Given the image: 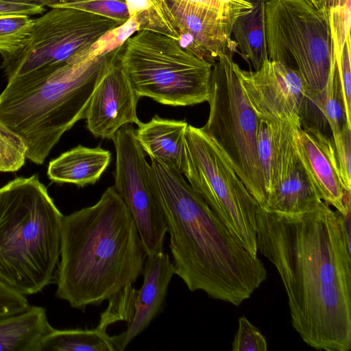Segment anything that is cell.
Wrapping results in <instances>:
<instances>
[{"label":"cell","instance_id":"cell-14","mask_svg":"<svg viewBox=\"0 0 351 351\" xmlns=\"http://www.w3.org/2000/svg\"><path fill=\"white\" fill-rule=\"evenodd\" d=\"M173 13L180 46L213 65L223 55L237 51L231 39L234 20L202 5L165 0Z\"/></svg>","mask_w":351,"mask_h":351},{"label":"cell","instance_id":"cell-33","mask_svg":"<svg viewBox=\"0 0 351 351\" xmlns=\"http://www.w3.org/2000/svg\"><path fill=\"white\" fill-rule=\"evenodd\" d=\"M30 307L26 296L0 280V317L23 312Z\"/></svg>","mask_w":351,"mask_h":351},{"label":"cell","instance_id":"cell-34","mask_svg":"<svg viewBox=\"0 0 351 351\" xmlns=\"http://www.w3.org/2000/svg\"><path fill=\"white\" fill-rule=\"evenodd\" d=\"M45 11L43 6L19 0H0V15L40 14Z\"/></svg>","mask_w":351,"mask_h":351},{"label":"cell","instance_id":"cell-19","mask_svg":"<svg viewBox=\"0 0 351 351\" xmlns=\"http://www.w3.org/2000/svg\"><path fill=\"white\" fill-rule=\"evenodd\" d=\"M185 120L160 117L140 122L134 130L138 143L152 160L160 162L183 173L186 167ZM183 175V174H182Z\"/></svg>","mask_w":351,"mask_h":351},{"label":"cell","instance_id":"cell-35","mask_svg":"<svg viewBox=\"0 0 351 351\" xmlns=\"http://www.w3.org/2000/svg\"><path fill=\"white\" fill-rule=\"evenodd\" d=\"M192 2L208 7L221 14L235 21L241 14L246 12H241L237 10L241 0H181Z\"/></svg>","mask_w":351,"mask_h":351},{"label":"cell","instance_id":"cell-22","mask_svg":"<svg viewBox=\"0 0 351 351\" xmlns=\"http://www.w3.org/2000/svg\"><path fill=\"white\" fill-rule=\"evenodd\" d=\"M267 0H250L251 10L238 16L232 27L243 58L254 71L268 59L265 32V3Z\"/></svg>","mask_w":351,"mask_h":351},{"label":"cell","instance_id":"cell-16","mask_svg":"<svg viewBox=\"0 0 351 351\" xmlns=\"http://www.w3.org/2000/svg\"><path fill=\"white\" fill-rule=\"evenodd\" d=\"M322 201L308 178L295 147L287 149L279 162L274 186L261 207L270 212L296 214L315 207Z\"/></svg>","mask_w":351,"mask_h":351},{"label":"cell","instance_id":"cell-5","mask_svg":"<svg viewBox=\"0 0 351 351\" xmlns=\"http://www.w3.org/2000/svg\"><path fill=\"white\" fill-rule=\"evenodd\" d=\"M63 215L37 175L0 188V280L27 295L54 278Z\"/></svg>","mask_w":351,"mask_h":351},{"label":"cell","instance_id":"cell-6","mask_svg":"<svg viewBox=\"0 0 351 351\" xmlns=\"http://www.w3.org/2000/svg\"><path fill=\"white\" fill-rule=\"evenodd\" d=\"M121 62L139 97L173 106L208 101L213 65L187 52L169 36L136 32L123 44Z\"/></svg>","mask_w":351,"mask_h":351},{"label":"cell","instance_id":"cell-9","mask_svg":"<svg viewBox=\"0 0 351 351\" xmlns=\"http://www.w3.org/2000/svg\"><path fill=\"white\" fill-rule=\"evenodd\" d=\"M182 173L230 233L258 256L256 215L259 204L226 154L202 128L188 125Z\"/></svg>","mask_w":351,"mask_h":351},{"label":"cell","instance_id":"cell-20","mask_svg":"<svg viewBox=\"0 0 351 351\" xmlns=\"http://www.w3.org/2000/svg\"><path fill=\"white\" fill-rule=\"evenodd\" d=\"M111 154L98 146L81 145L52 160L47 169L49 178L58 183H69L80 187L96 183L108 167Z\"/></svg>","mask_w":351,"mask_h":351},{"label":"cell","instance_id":"cell-29","mask_svg":"<svg viewBox=\"0 0 351 351\" xmlns=\"http://www.w3.org/2000/svg\"><path fill=\"white\" fill-rule=\"evenodd\" d=\"M27 148L23 140L0 128V171L14 172L25 164Z\"/></svg>","mask_w":351,"mask_h":351},{"label":"cell","instance_id":"cell-13","mask_svg":"<svg viewBox=\"0 0 351 351\" xmlns=\"http://www.w3.org/2000/svg\"><path fill=\"white\" fill-rule=\"evenodd\" d=\"M123 48V45L110 52L86 112V128L95 137L112 139L123 125L141 122L136 114L140 97L121 62Z\"/></svg>","mask_w":351,"mask_h":351},{"label":"cell","instance_id":"cell-25","mask_svg":"<svg viewBox=\"0 0 351 351\" xmlns=\"http://www.w3.org/2000/svg\"><path fill=\"white\" fill-rule=\"evenodd\" d=\"M138 31L139 24L134 16H132L122 25L106 32L88 48L75 54L68 62L78 63L112 51L122 46L130 36Z\"/></svg>","mask_w":351,"mask_h":351},{"label":"cell","instance_id":"cell-2","mask_svg":"<svg viewBox=\"0 0 351 351\" xmlns=\"http://www.w3.org/2000/svg\"><path fill=\"white\" fill-rule=\"evenodd\" d=\"M175 274L190 291L240 305L267 279L263 261L228 230L182 173L152 160Z\"/></svg>","mask_w":351,"mask_h":351},{"label":"cell","instance_id":"cell-32","mask_svg":"<svg viewBox=\"0 0 351 351\" xmlns=\"http://www.w3.org/2000/svg\"><path fill=\"white\" fill-rule=\"evenodd\" d=\"M335 59L342 88L347 122L351 128L350 36L348 38L340 54Z\"/></svg>","mask_w":351,"mask_h":351},{"label":"cell","instance_id":"cell-27","mask_svg":"<svg viewBox=\"0 0 351 351\" xmlns=\"http://www.w3.org/2000/svg\"><path fill=\"white\" fill-rule=\"evenodd\" d=\"M333 138V137H332ZM335 146L329 149L328 156L345 191H351V128L345 125L333 138Z\"/></svg>","mask_w":351,"mask_h":351},{"label":"cell","instance_id":"cell-7","mask_svg":"<svg viewBox=\"0 0 351 351\" xmlns=\"http://www.w3.org/2000/svg\"><path fill=\"white\" fill-rule=\"evenodd\" d=\"M233 54L223 55L213 66L209 115L202 128L226 154L249 193L262 206L267 195L257 153L259 119L242 88Z\"/></svg>","mask_w":351,"mask_h":351},{"label":"cell","instance_id":"cell-37","mask_svg":"<svg viewBox=\"0 0 351 351\" xmlns=\"http://www.w3.org/2000/svg\"><path fill=\"white\" fill-rule=\"evenodd\" d=\"M306 1H308V3H310L311 4H312V5H315V6L317 7V6L316 5V4L315 3V2H314V1H313V0H306Z\"/></svg>","mask_w":351,"mask_h":351},{"label":"cell","instance_id":"cell-3","mask_svg":"<svg viewBox=\"0 0 351 351\" xmlns=\"http://www.w3.org/2000/svg\"><path fill=\"white\" fill-rule=\"evenodd\" d=\"M147 256L125 204L110 186L94 205L63 216L56 296L74 308L99 305L137 280Z\"/></svg>","mask_w":351,"mask_h":351},{"label":"cell","instance_id":"cell-38","mask_svg":"<svg viewBox=\"0 0 351 351\" xmlns=\"http://www.w3.org/2000/svg\"><path fill=\"white\" fill-rule=\"evenodd\" d=\"M322 2H323V0H322Z\"/></svg>","mask_w":351,"mask_h":351},{"label":"cell","instance_id":"cell-11","mask_svg":"<svg viewBox=\"0 0 351 351\" xmlns=\"http://www.w3.org/2000/svg\"><path fill=\"white\" fill-rule=\"evenodd\" d=\"M112 140L116 152L113 186L132 217L147 255L163 252L167 226L158 186L132 124L121 127Z\"/></svg>","mask_w":351,"mask_h":351},{"label":"cell","instance_id":"cell-18","mask_svg":"<svg viewBox=\"0 0 351 351\" xmlns=\"http://www.w3.org/2000/svg\"><path fill=\"white\" fill-rule=\"evenodd\" d=\"M299 121L300 128L308 132H319L333 138L348 125L337 62L322 90L306 88L305 90L300 108Z\"/></svg>","mask_w":351,"mask_h":351},{"label":"cell","instance_id":"cell-10","mask_svg":"<svg viewBox=\"0 0 351 351\" xmlns=\"http://www.w3.org/2000/svg\"><path fill=\"white\" fill-rule=\"evenodd\" d=\"M119 25L113 19L86 11L52 8L34 19L31 34L19 49L2 56L1 69L8 80L57 67Z\"/></svg>","mask_w":351,"mask_h":351},{"label":"cell","instance_id":"cell-1","mask_svg":"<svg viewBox=\"0 0 351 351\" xmlns=\"http://www.w3.org/2000/svg\"><path fill=\"white\" fill-rule=\"evenodd\" d=\"M341 218L323 201L296 214L259 206L256 215L258 252L280 277L292 326L316 350L351 349L350 243Z\"/></svg>","mask_w":351,"mask_h":351},{"label":"cell","instance_id":"cell-26","mask_svg":"<svg viewBox=\"0 0 351 351\" xmlns=\"http://www.w3.org/2000/svg\"><path fill=\"white\" fill-rule=\"evenodd\" d=\"M34 19L28 15H0V54H12L19 49L29 38Z\"/></svg>","mask_w":351,"mask_h":351},{"label":"cell","instance_id":"cell-30","mask_svg":"<svg viewBox=\"0 0 351 351\" xmlns=\"http://www.w3.org/2000/svg\"><path fill=\"white\" fill-rule=\"evenodd\" d=\"M351 2H346L329 9L328 12L330 29L335 58L341 53L350 36Z\"/></svg>","mask_w":351,"mask_h":351},{"label":"cell","instance_id":"cell-28","mask_svg":"<svg viewBox=\"0 0 351 351\" xmlns=\"http://www.w3.org/2000/svg\"><path fill=\"white\" fill-rule=\"evenodd\" d=\"M56 8H71L86 11L113 19L120 25L130 18L125 0H67Z\"/></svg>","mask_w":351,"mask_h":351},{"label":"cell","instance_id":"cell-21","mask_svg":"<svg viewBox=\"0 0 351 351\" xmlns=\"http://www.w3.org/2000/svg\"><path fill=\"white\" fill-rule=\"evenodd\" d=\"M53 328L44 307L0 317V351H40L43 338Z\"/></svg>","mask_w":351,"mask_h":351},{"label":"cell","instance_id":"cell-24","mask_svg":"<svg viewBox=\"0 0 351 351\" xmlns=\"http://www.w3.org/2000/svg\"><path fill=\"white\" fill-rule=\"evenodd\" d=\"M130 17L134 16L140 31H151L178 41L176 21L165 0H125Z\"/></svg>","mask_w":351,"mask_h":351},{"label":"cell","instance_id":"cell-4","mask_svg":"<svg viewBox=\"0 0 351 351\" xmlns=\"http://www.w3.org/2000/svg\"><path fill=\"white\" fill-rule=\"evenodd\" d=\"M110 52L8 80L0 93V128L23 140L30 161L43 164L62 134L85 118Z\"/></svg>","mask_w":351,"mask_h":351},{"label":"cell","instance_id":"cell-23","mask_svg":"<svg viewBox=\"0 0 351 351\" xmlns=\"http://www.w3.org/2000/svg\"><path fill=\"white\" fill-rule=\"evenodd\" d=\"M117 351L114 336L97 326L93 329L53 328L43 339L40 351Z\"/></svg>","mask_w":351,"mask_h":351},{"label":"cell","instance_id":"cell-12","mask_svg":"<svg viewBox=\"0 0 351 351\" xmlns=\"http://www.w3.org/2000/svg\"><path fill=\"white\" fill-rule=\"evenodd\" d=\"M242 88L259 119L299 123L306 86L298 70L267 59L255 71L237 66Z\"/></svg>","mask_w":351,"mask_h":351},{"label":"cell","instance_id":"cell-31","mask_svg":"<svg viewBox=\"0 0 351 351\" xmlns=\"http://www.w3.org/2000/svg\"><path fill=\"white\" fill-rule=\"evenodd\" d=\"M233 351H267L265 337L245 317L239 318L238 330L232 343Z\"/></svg>","mask_w":351,"mask_h":351},{"label":"cell","instance_id":"cell-17","mask_svg":"<svg viewBox=\"0 0 351 351\" xmlns=\"http://www.w3.org/2000/svg\"><path fill=\"white\" fill-rule=\"evenodd\" d=\"M294 143L308 178L321 199L343 215L350 211V193L342 186L320 143L300 127L295 131Z\"/></svg>","mask_w":351,"mask_h":351},{"label":"cell","instance_id":"cell-8","mask_svg":"<svg viewBox=\"0 0 351 351\" xmlns=\"http://www.w3.org/2000/svg\"><path fill=\"white\" fill-rule=\"evenodd\" d=\"M268 59L298 70L306 88L321 90L336 62L328 12L306 0H267Z\"/></svg>","mask_w":351,"mask_h":351},{"label":"cell","instance_id":"cell-15","mask_svg":"<svg viewBox=\"0 0 351 351\" xmlns=\"http://www.w3.org/2000/svg\"><path fill=\"white\" fill-rule=\"evenodd\" d=\"M142 274L143 285L139 290L135 289L128 328L114 336L117 351H123L162 312L175 271L169 255L161 252L147 256Z\"/></svg>","mask_w":351,"mask_h":351},{"label":"cell","instance_id":"cell-36","mask_svg":"<svg viewBox=\"0 0 351 351\" xmlns=\"http://www.w3.org/2000/svg\"><path fill=\"white\" fill-rule=\"evenodd\" d=\"M21 1L36 4L43 7L56 8L58 5L64 3L67 0H19Z\"/></svg>","mask_w":351,"mask_h":351}]
</instances>
